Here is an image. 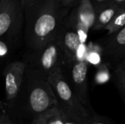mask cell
Instances as JSON below:
<instances>
[{
  "instance_id": "cell-1",
  "label": "cell",
  "mask_w": 125,
  "mask_h": 124,
  "mask_svg": "<svg viewBox=\"0 0 125 124\" xmlns=\"http://www.w3.org/2000/svg\"><path fill=\"white\" fill-rule=\"evenodd\" d=\"M70 9L61 0H36L23 8L25 40L37 51L54 39Z\"/></svg>"
},
{
  "instance_id": "cell-2",
  "label": "cell",
  "mask_w": 125,
  "mask_h": 124,
  "mask_svg": "<svg viewBox=\"0 0 125 124\" xmlns=\"http://www.w3.org/2000/svg\"><path fill=\"white\" fill-rule=\"evenodd\" d=\"M29 64H26V72L32 79L47 81L49 75L64 62V55L56 37L40 50L34 51Z\"/></svg>"
},
{
  "instance_id": "cell-3",
  "label": "cell",
  "mask_w": 125,
  "mask_h": 124,
  "mask_svg": "<svg viewBox=\"0 0 125 124\" xmlns=\"http://www.w3.org/2000/svg\"><path fill=\"white\" fill-rule=\"evenodd\" d=\"M47 82L53 91L58 107L69 110L84 119L90 118V112L70 87L60 68H57L49 75Z\"/></svg>"
},
{
  "instance_id": "cell-4",
  "label": "cell",
  "mask_w": 125,
  "mask_h": 124,
  "mask_svg": "<svg viewBox=\"0 0 125 124\" xmlns=\"http://www.w3.org/2000/svg\"><path fill=\"white\" fill-rule=\"evenodd\" d=\"M88 67L89 64L85 61H64L60 67L70 87L85 107L89 106Z\"/></svg>"
},
{
  "instance_id": "cell-5",
  "label": "cell",
  "mask_w": 125,
  "mask_h": 124,
  "mask_svg": "<svg viewBox=\"0 0 125 124\" xmlns=\"http://www.w3.org/2000/svg\"><path fill=\"white\" fill-rule=\"evenodd\" d=\"M23 23V8L20 0H1L0 39L14 35Z\"/></svg>"
},
{
  "instance_id": "cell-6",
  "label": "cell",
  "mask_w": 125,
  "mask_h": 124,
  "mask_svg": "<svg viewBox=\"0 0 125 124\" xmlns=\"http://www.w3.org/2000/svg\"><path fill=\"white\" fill-rule=\"evenodd\" d=\"M32 79V78H31ZM28 104L30 111L37 116L45 111L58 106L53 91L48 83L43 80L32 79Z\"/></svg>"
},
{
  "instance_id": "cell-7",
  "label": "cell",
  "mask_w": 125,
  "mask_h": 124,
  "mask_svg": "<svg viewBox=\"0 0 125 124\" xmlns=\"http://www.w3.org/2000/svg\"><path fill=\"white\" fill-rule=\"evenodd\" d=\"M64 55V61H76V53L79 47L83 44L75 28L64 18L56 35Z\"/></svg>"
},
{
  "instance_id": "cell-8",
  "label": "cell",
  "mask_w": 125,
  "mask_h": 124,
  "mask_svg": "<svg viewBox=\"0 0 125 124\" xmlns=\"http://www.w3.org/2000/svg\"><path fill=\"white\" fill-rule=\"evenodd\" d=\"M26 69V64L20 61L12 62L5 67L4 76L6 99L7 101H12L18 96L21 88Z\"/></svg>"
},
{
  "instance_id": "cell-9",
  "label": "cell",
  "mask_w": 125,
  "mask_h": 124,
  "mask_svg": "<svg viewBox=\"0 0 125 124\" xmlns=\"http://www.w3.org/2000/svg\"><path fill=\"white\" fill-rule=\"evenodd\" d=\"M104 52L112 60H123L125 54V27L112 34H108L104 45Z\"/></svg>"
},
{
  "instance_id": "cell-10",
  "label": "cell",
  "mask_w": 125,
  "mask_h": 124,
  "mask_svg": "<svg viewBox=\"0 0 125 124\" xmlns=\"http://www.w3.org/2000/svg\"><path fill=\"white\" fill-rule=\"evenodd\" d=\"M119 9L120 8L111 1L95 9V20L92 29L94 30L104 29Z\"/></svg>"
},
{
  "instance_id": "cell-11",
  "label": "cell",
  "mask_w": 125,
  "mask_h": 124,
  "mask_svg": "<svg viewBox=\"0 0 125 124\" xmlns=\"http://www.w3.org/2000/svg\"><path fill=\"white\" fill-rule=\"evenodd\" d=\"M34 124H64V116L61 108L53 107L36 116Z\"/></svg>"
},
{
  "instance_id": "cell-12",
  "label": "cell",
  "mask_w": 125,
  "mask_h": 124,
  "mask_svg": "<svg viewBox=\"0 0 125 124\" xmlns=\"http://www.w3.org/2000/svg\"><path fill=\"white\" fill-rule=\"evenodd\" d=\"M125 25V8H120L104 29L108 31V34H112L124 28Z\"/></svg>"
},
{
  "instance_id": "cell-13",
  "label": "cell",
  "mask_w": 125,
  "mask_h": 124,
  "mask_svg": "<svg viewBox=\"0 0 125 124\" xmlns=\"http://www.w3.org/2000/svg\"><path fill=\"white\" fill-rule=\"evenodd\" d=\"M114 79L116 86L123 100L125 99V61L122 60L114 70Z\"/></svg>"
},
{
  "instance_id": "cell-14",
  "label": "cell",
  "mask_w": 125,
  "mask_h": 124,
  "mask_svg": "<svg viewBox=\"0 0 125 124\" xmlns=\"http://www.w3.org/2000/svg\"><path fill=\"white\" fill-rule=\"evenodd\" d=\"M102 53L103 50L100 46L97 45H92L91 46L89 45L86 48L85 61H86L88 64H90L92 65L98 66L100 64L102 63Z\"/></svg>"
},
{
  "instance_id": "cell-15",
  "label": "cell",
  "mask_w": 125,
  "mask_h": 124,
  "mask_svg": "<svg viewBox=\"0 0 125 124\" xmlns=\"http://www.w3.org/2000/svg\"><path fill=\"white\" fill-rule=\"evenodd\" d=\"M111 77L108 64L101 63L97 66V72L94 77V82L96 84L101 85L109 81Z\"/></svg>"
},
{
  "instance_id": "cell-16",
  "label": "cell",
  "mask_w": 125,
  "mask_h": 124,
  "mask_svg": "<svg viewBox=\"0 0 125 124\" xmlns=\"http://www.w3.org/2000/svg\"><path fill=\"white\" fill-rule=\"evenodd\" d=\"M61 110L64 116V124H89V119H84L75 113L62 108H61Z\"/></svg>"
},
{
  "instance_id": "cell-17",
  "label": "cell",
  "mask_w": 125,
  "mask_h": 124,
  "mask_svg": "<svg viewBox=\"0 0 125 124\" xmlns=\"http://www.w3.org/2000/svg\"><path fill=\"white\" fill-rule=\"evenodd\" d=\"M89 124H111L110 122L108 121L105 118L98 115L97 114L92 115L90 114V118H89Z\"/></svg>"
},
{
  "instance_id": "cell-18",
  "label": "cell",
  "mask_w": 125,
  "mask_h": 124,
  "mask_svg": "<svg viewBox=\"0 0 125 124\" xmlns=\"http://www.w3.org/2000/svg\"><path fill=\"white\" fill-rule=\"evenodd\" d=\"M79 1L80 0H61L62 6L70 10L74 7L78 3Z\"/></svg>"
},
{
  "instance_id": "cell-19",
  "label": "cell",
  "mask_w": 125,
  "mask_h": 124,
  "mask_svg": "<svg viewBox=\"0 0 125 124\" xmlns=\"http://www.w3.org/2000/svg\"><path fill=\"white\" fill-rule=\"evenodd\" d=\"M8 52V46L6 42L2 39H0V57L5 56Z\"/></svg>"
},
{
  "instance_id": "cell-20",
  "label": "cell",
  "mask_w": 125,
  "mask_h": 124,
  "mask_svg": "<svg viewBox=\"0 0 125 124\" xmlns=\"http://www.w3.org/2000/svg\"><path fill=\"white\" fill-rule=\"evenodd\" d=\"M90 1L92 3L94 9H97V8L111 1V0H90Z\"/></svg>"
},
{
  "instance_id": "cell-21",
  "label": "cell",
  "mask_w": 125,
  "mask_h": 124,
  "mask_svg": "<svg viewBox=\"0 0 125 124\" xmlns=\"http://www.w3.org/2000/svg\"><path fill=\"white\" fill-rule=\"evenodd\" d=\"M0 124H11V121L8 116L3 113H0Z\"/></svg>"
},
{
  "instance_id": "cell-22",
  "label": "cell",
  "mask_w": 125,
  "mask_h": 124,
  "mask_svg": "<svg viewBox=\"0 0 125 124\" xmlns=\"http://www.w3.org/2000/svg\"><path fill=\"white\" fill-rule=\"evenodd\" d=\"M111 2L119 8H125V0H111Z\"/></svg>"
},
{
  "instance_id": "cell-23",
  "label": "cell",
  "mask_w": 125,
  "mask_h": 124,
  "mask_svg": "<svg viewBox=\"0 0 125 124\" xmlns=\"http://www.w3.org/2000/svg\"><path fill=\"white\" fill-rule=\"evenodd\" d=\"M34 1H36V0H20V2L21 4V6L23 7V8H24L25 7L30 4L31 3H32Z\"/></svg>"
},
{
  "instance_id": "cell-24",
  "label": "cell",
  "mask_w": 125,
  "mask_h": 124,
  "mask_svg": "<svg viewBox=\"0 0 125 124\" xmlns=\"http://www.w3.org/2000/svg\"><path fill=\"white\" fill-rule=\"evenodd\" d=\"M0 1H1V0H0Z\"/></svg>"
}]
</instances>
